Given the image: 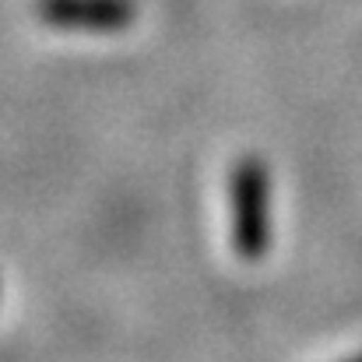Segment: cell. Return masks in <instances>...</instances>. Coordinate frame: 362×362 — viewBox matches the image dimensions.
Returning <instances> with one entry per match:
<instances>
[{"label": "cell", "instance_id": "6da1fadb", "mask_svg": "<svg viewBox=\"0 0 362 362\" xmlns=\"http://www.w3.org/2000/svg\"><path fill=\"white\" fill-rule=\"evenodd\" d=\"M233 243L243 260L267 246V176L257 158H243L233 173Z\"/></svg>", "mask_w": 362, "mask_h": 362}, {"label": "cell", "instance_id": "7a4b0ae2", "mask_svg": "<svg viewBox=\"0 0 362 362\" xmlns=\"http://www.w3.org/2000/svg\"><path fill=\"white\" fill-rule=\"evenodd\" d=\"M35 14L64 32H123L137 18L134 0H39Z\"/></svg>", "mask_w": 362, "mask_h": 362}]
</instances>
